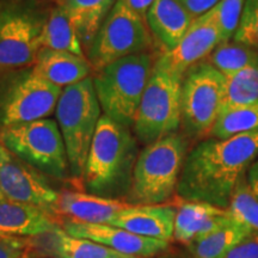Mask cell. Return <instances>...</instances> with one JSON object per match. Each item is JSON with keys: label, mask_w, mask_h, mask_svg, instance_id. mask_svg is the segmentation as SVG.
Wrapping results in <instances>:
<instances>
[{"label": "cell", "mask_w": 258, "mask_h": 258, "mask_svg": "<svg viewBox=\"0 0 258 258\" xmlns=\"http://www.w3.org/2000/svg\"><path fill=\"white\" fill-rule=\"evenodd\" d=\"M222 42L213 11L195 18L189 30L177 46L161 54L157 66L183 79L184 74L213 53Z\"/></svg>", "instance_id": "13"}, {"label": "cell", "mask_w": 258, "mask_h": 258, "mask_svg": "<svg viewBox=\"0 0 258 258\" xmlns=\"http://www.w3.org/2000/svg\"><path fill=\"white\" fill-rule=\"evenodd\" d=\"M137 159V141L128 128L102 115L84 170V185L90 194L111 199L131 188Z\"/></svg>", "instance_id": "2"}, {"label": "cell", "mask_w": 258, "mask_h": 258, "mask_svg": "<svg viewBox=\"0 0 258 258\" xmlns=\"http://www.w3.org/2000/svg\"><path fill=\"white\" fill-rule=\"evenodd\" d=\"M226 104V77L207 61L184 74L180 90V127L188 139L211 135Z\"/></svg>", "instance_id": "6"}, {"label": "cell", "mask_w": 258, "mask_h": 258, "mask_svg": "<svg viewBox=\"0 0 258 258\" xmlns=\"http://www.w3.org/2000/svg\"><path fill=\"white\" fill-rule=\"evenodd\" d=\"M258 131V102L225 108L209 137L228 139L234 135Z\"/></svg>", "instance_id": "24"}, {"label": "cell", "mask_w": 258, "mask_h": 258, "mask_svg": "<svg viewBox=\"0 0 258 258\" xmlns=\"http://www.w3.org/2000/svg\"><path fill=\"white\" fill-rule=\"evenodd\" d=\"M46 19L17 6L0 10V73L35 62L42 49L41 34Z\"/></svg>", "instance_id": "10"}, {"label": "cell", "mask_w": 258, "mask_h": 258, "mask_svg": "<svg viewBox=\"0 0 258 258\" xmlns=\"http://www.w3.org/2000/svg\"><path fill=\"white\" fill-rule=\"evenodd\" d=\"M246 177L251 189H252L253 194L258 199V158L251 164V166L246 172Z\"/></svg>", "instance_id": "35"}, {"label": "cell", "mask_w": 258, "mask_h": 258, "mask_svg": "<svg viewBox=\"0 0 258 258\" xmlns=\"http://www.w3.org/2000/svg\"><path fill=\"white\" fill-rule=\"evenodd\" d=\"M194 18H199L214 9L220 0H179Z\"/></svg>", "instance_id": "33"}, {"label": "cell", "mask_w": 258, "mask_h": 258, "mask_svg": "<svg viewBox=\"0 0 258 258\" xmlns=\"http://www.w3.org/2000/svg\"><path fill=\"white\" fill-rule=\"evenodd\" d=\"M91 64L85 56L69 51L42 48L34 62L32 73L61 89L89 78Z\"/></svg>", "instance_id": "19"}, {"label": "cell", "mask_w": 258, "mask_h": 258, "mask_svg": "<svg viewBox=\"0 0 258 258\" xmlns=\"http://www.w3.org/2000/svg\"><path fill=\"white\" fill-rule=\"evenodd\" d=\"M231 224L226 209L206 202L186 201L177 211L173 237L190 244Z\"/></svg>", "instance_id": "16"}, {"label": "cell", "mask_w": 258, "mask_h": 258, "mask_svg": "<svg viewBox=\"0 0 258 258\" xmlns=\"http://www.w3.org/2000/svg\"><path fill=\"white\" fill-rule=\"evenodd\" d=\"M180 90L182 79L154 63L133 125L140 143L147 146L177 133L180 127Z\"/></svg>", "instance_id": "8"}, {"label": "cell", "mask_w": 258, "mask_h": 258, "mask_svg": "<svg viewBox=\"0 0 258 258\" xmlns=\"http://www.w3.org/2000/svg\"><path fill=\"white\" fill-rule=\"evenodd\" d=\"M233 41L258 51V0L245 2Z\"/></svg>", "instance_id": "30"}, {"label": "cell", "mask_w": 258, "mask_h": 258, "mask_svg": "<svg viewBox=\"0 0 258 258\" xmlns=\"http://www.w3.org/2000/svg\"><path fill=\"white\" fill-rule=\"evenodd\" d=\"M194 19L179 0H156L146 15L148 29L163 44L165 51L173 49L179 43Z\"/></svg>", "instance_id": "20"}, {"label": "cell", "mask_w": 258, "mask_h": 258, "mask_svg": "<svg viewBox=\"0 0 258 258\" xmlns=\"http://www.w3.org/2000/svg\"><path fill=\"white\" fill-rule=\"evenodd\" d=\"M132 205L133 203L102 198L93 194L66 191L60 194L55 213L66 215L72 219V221L109 225L118 213Z\"/></svg>", "instance_id": "17"}, {"label": "cell", "mask_w": 258, "mask_h": 258, "mask_svg": "<svg viewBox=\"0 0 258 258\" xmlns=\"http://www.w3.org/2000/svg\"><path fill=\"white\" fill-rule=\"evenodd\" d=\"M55 114L66 147L71 175L74 179L83 180L90 147L102 117L93 79L89 77L64 88Z\"/></svg>", "instance_id": "5"}, {"label": "cell", "mask_w": 258, "mask_h": 258, "mask_svg": "<svg viewBox=\"0 0 258 258\" xmlns=\"http://www.w3.org/2000/svg\"><path fill=\"white\" fill-rule=\"evenodd\" d=\"M222 258H258V234L240 241Z\"/></svg>", "instance_id": "31"}, {"label": "cell", "mask_w": 258, "mask_h": 258, "mask_svg": "<svg viewBox=\"0 0 258 258\" xmlns=\"http://www.w3.org/2000/svg\"><path fill=\"white\" fill-rule=\"evenodd\" d=\"M207 62L225 77H230L245 67L258 63V51L233 40L221 42L208 56Z\"/></svg>", "instance_id": "25"}, {"label": "cell", "mask_w": 258, "mask_h": 258, "mask_svg": "<svg viewBox=\"0 0 258 258\" xmlns=\"http://www.w3.org/2000/svg\"><path fill=\"white\" fill-rule=\"evenodd\" d=\"M226 211L232 224L249 235L258 234V199L247 182L246 175L238 182Z\"/></svg>", "instance_id": "23"}, {"label": "cell", "mask_w": 258, "mask_h": 258, "mask_svg": "<svg viewBox=\"0 0 258 258\" xmlns=\"http://www.w3.org/2000/svg\"><path fill=\"white\" fill-rule=\"evenodd\" d=\"M63 230L72 237L96 241L120 253L140 258L154 256L169 246L167 241L141 237L123 228L106 224L69 221L64 224Z\"/></svg>", "instance_id": "14"}, {"label": "cell", "mask_w": 258, "mask_h": 258, "mask_svg": "<svg viewBox=\"0 0 258 258\" xmlns=\"http://www.w3.org/2000/svg\"><path fill=\"white\" fill-rule=\"evenodd\" d=\"M254 102H258V63L226 77L225 108L246 105Z\"/></svg>", "instance_id": "28"}, {"label": "cell", "mask_w": 258, "mask_h": 258, "mask_svg": "<svg viewBox=\"0 0 258 258\" xmlns=\"http://www.w3.org/2000/svg\"><path fill=\"white\" fill-rule=\"evenodd\" d=\"M177 209L170 205H132L109 225L152 239L169 241L175 232Z\"/></svg>", "instance_id": "15"}, {"label": "cell", "mask_w": 258, "mask_h": 258, "mask_svg": "<svg viewBox=\"0 0 258 258\" xmlns=\"http://www.w3.org/2000/svg\"><path fill=\"white\" fill-rule=\"evenodd\" d=\"M249 237L251 235L246 232L231 224L202 239L190 243L189 249L195 258H222L235 245Z\"/></svg>", "instance_id": "26"}, {"label": "cell", "mask_w": 258, "mask_h": 258, "mask_svg": "<svg viewBox=\"0 0 258 258\" xmlns=\"http://www.w3.org/2000/svg\"><path fill=\"white\" fill-rule=\"evenodd\" d=\"M10 237H11V235H6V234L2 233V232H0V238H10Z\"/></svg>", "instance_id": "37"}, {"label": "cell", "mask_w": 258, "mask_h": 258, "mask_svg": "<svg viewBox=\"0 0 258 258\" xmlns=\"http://www.w3.org/2000/svg\"><path fill=\"white\" fill-rule=\"evenodd\" d=\"M57 228L50 212L36 206L10 200L0 194V232L6 235H38Z\"/></svg>", "instance_id": "18"}, {"label": "cell", "mask_w": 258, "mask_h": 258, "mask_svg": "<svg viewBox=\"0 0 258 258\" xmlns=\"http://www.w3.org/2000/svg\"><path fill=\"white\" fill-rule=\"evenodd\" d=\"M132 11L140 16L146 21V15L151 6L156 0H122Z\"/></svg>", "instance_id": "34"}, {"label": "cell", "mask_w": 258, "mask_h": 258, "mask_svg": "<svg viewBox=\"0 0 258 258\" xmlns=\"http://www.w3.org/2000/svg\"><path fill=\"white\" fill-rule=\"evenodd\" d=\"M0 194L14 201L55 212L60 194L43 173L0 144Z\"/></svg>", "instance_id": "12"}, {"label": "cell", "mask_w": 258, "mask_h": 258, "mask_svg": "<svg viewBox=\"0 0 258 258\" xmlns=\"http://www.w3.org/2000/svg\"><path fill=\"white\" fill-rule=\"evenodd\" d=\"M189 139L172 133L147 145L138 156L131 184L133 205H163L177 191Z\"/></svg>", "instance_id": "3"}, {"label": "cell", "mask_w": 258, "mask_h": 258, "mask_svg": "<svg viewBox=\"0 0 258 258\" xmlns=\"http://www.w3.org/2000/svg\"><path fill=\"white\" fill-rule=\"evenodd\" d=\"M0 144L43 175L67 178L69 158L57 122L43 118L3 128Z\"/></svg>", "instance_id": "7"}, {"label": "cell", "mask_w": 258, "mask_h": 258, "mask_svg": "<svg viewBox=\"0 0 258 258\" xmlns=\"http://www.w3.org/2000/svg\"><path fill=\"white\" fill-rule=\"evenodd\" d=\"M150 46L146 21L117 0L89 48V62L98 72L115 61L145 53Z\"/></svg>", "instance_id": "9"}, {"label": "cell", "mask_w": 258, "mask_h": 258, "mask_svg": "<svg viewBox=\"0 0 258 258\" xmlns=\"http://www.w3.org/2000/svg\"><path fill=\"white\" fill-rule=\"evenodd\" d=\"M42 48L84 56L82 43L62 5L51 9L41 34Z\"/></svg>", "instance_id": "22"}, {"label": "cell", "mask_w": 258, "mask_h": 258, "mask_svg": "<svg viewBox=\"0 0 258 258\" xmlns=\"http://www.w3.org/2000/svg\"><path fill=\"white\" fill-rule=\"evenodd\" d=\"M62 90L32 72L22 77L10 86L3 99L0 124L8 128L43 120L56 109Z\"/></svg>", "instance_id": "11"}, {"label": "cell", "mask_w": 258, "mask_h": 258, "mask_svg": "<svg viewBox=\"0 0 258 258\" xmlns=\"http://www.w3.org/2000/svg\"><path fill=\"white\" fill-rule=\"evenodd\" d=\"M258 157V131L208 139L185 158L177 194L183 200L227 209L232 194Z\"/></svg>", "instance_id": "1"}, {"label": "cell", "mask_w": 258, "mask_h": 258, "mask_svg": "<svg viewBox=\"0 0 258 258\" xmlns=\"http://www.w3.org/2000/svg\"><path fill=\"white\" fill-rule=\"evenodd\" d=\"M42 2H50V3H55L56 5H62L64 0H42Z\"/></svg>", "instance_id": "36"}, {"label": "cell", "mask_w": 258, "mask_h": 258, "mask_svg": "<svg viewBox=\"0 0 258 258\" xmlns=\"http://www.w3.org/2000/svg\"><path fill=\"white\" fill-rule=\"evenodd\" d=\"M117 0H64L63 9L69 16L80 43L90 48L106 16Z\"/></svg>", "instance_id": "21"}, {"label": "cell", "mask_w": 258, "mask_h": 258, "mask_svg": "<svg viewBox=\"0 0 258 258\" xmlns=\"http://www.w3.org/2000/svg\"><path fill=\"white\" fill-rule=\"evenodd\" d=\"M153 66L152 56L140 53L98 71L92 79L103 115L125 128L134 125Z\"/></svg>", "instance_id": "4"}, {"label": "cell", "mask_w": 258, "mask_h": 258, "mask_svg": "<svg viewBox=\"0 0 258 258\" xmlns=\"http://www.w3.org/2000/svg\"><path fill=\"white\" fill-rule=\"evenodd\" d=\"M54 235L59 258H140L120 253L96 241L72 237L61 228H57Z\"/></svg>", "instance_id": "27"}, {"label": "cell", "mask_w": 258, "mask_h": 258, "mask_svg": "<svg viewBox=\"0 0 258 258\" xmlns=\"http://www.w3.org/2000/svg\"><path fill=\"white\" fill-rule=\"evenodd\" d=\"M25 244L16 237L0 238V258H23Z\"/></svg>", "instance_id": "32"}, {"label": "cell", "mask_w": 258, "mask_h": 258, "mask_svg": "<svg viewBox=\"0 0 258 258\" xmlns=\"http://www.w3.org/2000/svg\"><path fill=\"white\" fill-rule=\"evenodd\" d=\"M246 0H220L212 9L221 34L222 42L232 41L239 25Z\"/></svg>", "instance_id": "29"}]
</instances>
